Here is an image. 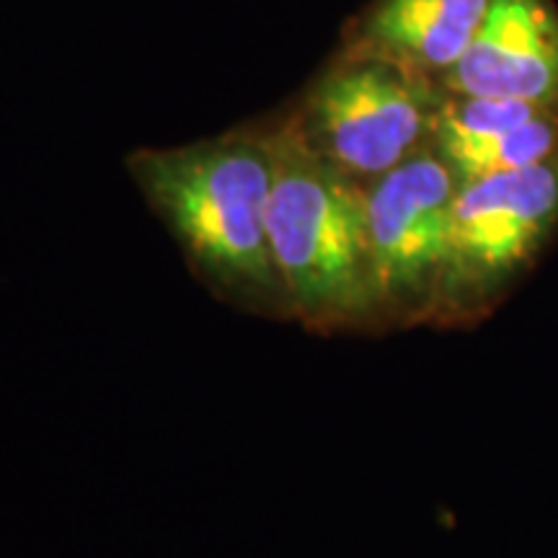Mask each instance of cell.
Returning a JSON list of instances; mask_svg holds the SVG:
<instances>
[{
    "instance_id": "cell-1",
    "label": "cell",
    "mask_w": 558,
    "mask_h": 558,
    "mask_svg": "<svg viewBox=\"0 0 558 558\" xmlns=\"http://www.w3.org/2000/svg\"><path fill=\"white\" fill-rule=\"evenodd\" d=\"M267 235L282 295L318 331L383 324L367 246L365 184L311 143L298 120L269 132Z\"/></svg>"
},
{
    "instance_id": "cell-2",
    "label": "cell",
    "mask_w": 558,
    "mask_h": 558,
    "mask_svg": "<svg viewBox=\"0 0 558 558\" xmlns=\"http://www.w3.org/2000/svg\"><path fill=\"white\" fill-rule=\"evenodd\" d=\"M132 173L202 275L241 295H282L267 235L269 135L145 150L132 158Z\"/></svg>"
},
{
    "instance_id": "cell-3",
    "label": "cell",
    "mask_w": 558,
    "mask_h": 558,
    "mask_svg": "<svg viewBox=\"0 0 558 558\" xmlns=\"http://www.w3.org/2000/svg\"><path fill=\"white\" fill-rule=\"evenodd\" d=\"M558 228V158L458 184L439 318L486 316Z\"/></svg>"
},
{
    "instance_id": "cell-4",
    "label": "cell",
    "mask_w": 558,
    "mask_h": 558,
    "mask_svg": "<svg viewBox=\"0 0 558 558\" xmlns=\"http://www.w3.org/2000/svg\"><path fill=\"white\" fill-rule=\"evenodd\" d=\"M445 90L435 81L369 54L344 52L311 88L300 128L360 184L429 148Z\"/></svg>"
},
{
    "instance_id": "cell-5",
    "label": "cell",
    "mask_w": 558,
    "mask_h": 558,
    "mask_svg": "<svg viewBox=\"0 0 558 558\" xmlns=\"http://www.w3.org/2000/svg\"><path fill=\"white\" fill-rule=\"evenodd\" d=\"M456 194V173L432 145L365 184L369 267L383 320L439 318Z\"/></svg>"
},
{
    "instance_id": "cell-6",
    "label": "cell",
    "mask_w": 558,
    "mask_h": 558,
    "mask_svg": "<svg viewBox=\"0 0 558 558\" xmlns=\"http://www.w3.org/2000/svg\"><path fill=\"white\" fill-rule=\"evenodd\" d=\"M456 96L558 104V5L554 0H492L458 65L439 78Z\"/></svg>"
},
{
    "instance_id": "cell-7",
    "label": "cell",
    "mask_w": 558,
    "mask_h": 558,
    "mask_svg": "<svg viewBox=\"0 0 558 558\" xmlns=\"http://www.w3.org/2000/svg\"><path fill=\"white\" fill-rule=\"evenodd\" d=\"M488 5L492 0H375L347 52L393 62L439 86L469 50Z\"/></svg>"
},
{
    "instance_id": "cell-8",
    "label": "cell",
    "mask_w": 558,
    "mask_h": 558,
    "mask_svg": "<svg viewBox=\"0 0 558 558\" xmlns=\"http://www.w3.org/2000/svg\"><path fill=\"white\" fill-rule=\"evenodd\" d=\"M437 156L450 166L458 184L488 177V173L522 171L548 163L558 158V107L501 135L458 145Z\"/></svg>"
}]
</instances>
